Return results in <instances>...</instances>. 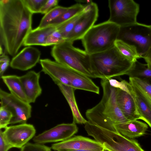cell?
<instances>
[{
  "label": "cell",
  "mask_w": 151,
  "mask_h": 151,
  "mask_svg": "<svg viewBox=\"0 0 151 151\" xmlns=\"http://www.w3.org/2000/svg\"><path fill=\"white\" fill-rule=\"evenodd\" d=\"M28 10L33 14L40 13L41 9L47 0H22Z\"/></svg>",
  "instance_id": "obj_29"
},
{
  "label": "cell",
  "mask_w": 151,
  "mask_h": 151,
  "mask_svg": "<svg viewBox=\"0 0 151 151\" xmlns=\"http://www.w3.org/2000/svg\"><path fill=\"white\" fill-rule=\"evenodd\" d=\"M83 13V10L71 18L56 27V29L60 32L65 41Z\"/></svg>",
  "instance_id": "obj_28"
},
{
  "label": "cell",
  "mask_w": 151,
  "mask_h": 151,
  "mask_svg": "<svg viewBox=\"0 0 151 151\" xmlns=\"http://www.w3.org/2000/svg\"><path fill=\"white\" fill-rule=\"evenodd\" d=\"M90 56V72L94 78L108 79L126 75L133 63L124 58L115 46Z\"/></svg>",
  "instance_id": "obj_3"
},
{
  "label": "cell",
  "mask_w": 151,
  "mask_h": 151,
  "mask_svg": "<svg viewBox=\"0 0 151 151\" xmlns=\"http://www.w3.org/2000/svg\"><path fill=\"white\" fill-rule=\"evenodd\" d=\"M115 46L124 58L132 63L141 58L134 46L121 40H117L115 43Z\"/></svg>",
  "instance_id": "obj_25"
},
{
  "label": "cell",
  "mask_w": 151,
  "mask_h": 151,
  "mask_svg": "<svg viewBox=\"0 0 151 151\" xmlns=\"http://www.w3.org/2000/svg\"><path fill=\"white\" fill-rule=\"evenodd\" d=\"M58 151H96L88 150H71V149H61Z\"/></svg>",
  "instance_id": "obj_39"
},
{
  "label": "cell",
  "mask_w": 151,
  "mask_h": 151,
  "mask_svg": "<svg viewBox=\"0 0 151 151\" xmlns=\"http://www.w3.org/2000/svg\"><path fill=\"white\" fill-rule=\"evenodd\" d=\"M65 41L53 46L51 55L56 62L93 78L91 73L90 55Z\"/></svg>",
  "instance_id": "obj_5"
},
{
  "label": "cell",
  "mask_w": 151,
  "mask_h": 151,
  "mask_svg": "<svg viewBox=\"0 0 151 151\" xmlns=\"http://www.w3.org/2000/svg\"><path fill=\"white\" fill-rule=\"evenodd\" d=\"M41 55L40 51L37 48L27 46L13 57L10 62V66L22 71L28 70L40 62Z\"/></svg>",
  "instance_id": "obj_14"
},
{
  "label": "cell",
  "mask_w": 151,
  "mask_h": 151,
  "mask_svg": "<svg viewBox=\"0 0 151 151\" xmlns=\"http://www.w3.org/2000/svg\"><path fill=\"white\" fill-rule=\"evenodd\" d=\"M58 1V0H47L42 7L40 13L45 14L52 9L57 6Z\"/></svg>",
  "instance_id": "obj_36"
},
{
  "label": "cell",
  "mask_w": 151,
  "mask_h": 151,
  "mask_svg": "<svg viewBox=\"0 0 151 151\" xmlns=\"http://www.w3.org/2000/svg\"><path fill=\"white\" fill-rule=\"evenodd\" d=\"M85 6L78 3L68 7L65 12L52 22L48 26L57 27L82 12Z\"/></svg>",
  "instance_id": "obj_26"
},
{
  "label": "cell",
  "mask_w": 151,
  "mask_h": 151,
  "mask_svg": "<svg viewBox=\"0 0 151 151\" xmlns=\"http://www.w3.org/2000/svg\"><path fill=\"white\" fill-rule=\"evenodd\" d=\"M65 69L70 86L75 90H83L99 94V87L90 77L66 66Z\"/></svg>",
  "instance_id": "obj_18"
},
{
  "label": "cell",
  "mask_w": 151,
  "mask_h": 151,
  "mask_svg": "<svg viewBox=\"0 0 151 151\" xmlns=\"http://www.w3.org/2000/svg\"><path fill=\"white\" fill-rule=\"evenodd\" d=\"M51 148L58 151L61 149L88 150L102 151L103 145L95 140L81 136L73 137L52 145Z\"/></svg>",
  "instance_id": "obj_15"
},
{
  "label": "cell",
  "mask_w": 151,
  "mask_h": 151,
  "mask_svg": "<svg viewBox=\"0 0 151 151\" xmlns=\"http://www.w3.org/2000/svg\"><path fill=\"white\" fill-rule=\"evenodd\" d=\"M51 149L44 144L28 142L21 149L20 151H51Z\"/></svg>",
  "instance_id": "obj_32"
},
{
  "label": "cell",
  "mask_w": 151,
  "mask_h": 151,
  "mask_svg": "<svg viewBox=\"0 0 151 151\" xmlns=\"http://www.w3.org/2000/svg\"><path fill=\"white\" fill-rule=\"evenodd\" d=\"M76 124L62 123L35 136L33 140L35 143L44 144L62 142L71 137L78 131Z\"/></svg>",
  "instance_id": "obj_12"
},
{
  "label": "cell",
  "mask_w": 151,
  "mask_h": 151,
  "mask_svg": "<svg viewBox=\"0 0 151 151\" xmlns=\"http://www.w3.org/2000/svg\"><path fill=\"white\" fill-rule=\"evenodd\" d=\"M0 99L1 106L8 109L13 114L10 124L26 123L31 117L32 106L29 103L1 88L0 89Z\"/></svg>",
  "instance_id": "obj_9"
},
{
  "label": "cell",
  "mask_w": 151,
  "mask_h": 151,
  "mask_svg": "<svg viewBox=\"0 0 151 151\" xmlns=\"http://www.w3.org/2000/svg\"><path fill=\"white\" fill-rule=\"evenodd\" d=\"M68 8V7L58 6L54 7L45 14L37 27L43 28L48 26L52 22L65 12Z\"/></svg>",
  "instance_id": "obj_27"
},
{
  "label": "cell",
  "mask_w": 151,
  "mask_h": 151,
  "mask_svg": "<svg viewBox=\"0 0 151 151\" xmlns=\"http://www.w3.org/2000/svg\"><path fill=\"white\" fill-rule=\"evenodd\" d=\"M12 148L5 139L3 133V132L0 129V151H8Z\"/></svg>",
  "instance_id": "obj_37"
},
{
  "label": "cell",
  "mask_w": 151,
  "mask_h": 151,
  "mask_svg": "<svg viewBox=\"0 0 151 151\" xmlns=\"http://www.w3.org/2000/svg\"><path fill=\"white\" fill-rule=\"evenodd\" d=\"M32 13L22 0H0V45L14 56L32 30Z\"/></svg>",
  "instance_id": "obj_1"
},
{
  "label": "cell",
  "mask_w": 151,
  "mask_h": 151,
  "mask_svg": "<svg viewBox=\"0 0 151 151\" xmlns=\"http://www.w3.org/2000/svg\"><path fill=\"white\" fill-rule=\"evenodd\" d=\"M132 78L142 89L151 97V83L145 79L137 78Z\"/></svg>",
  "instance_id": "obj_34"
},
{
  "label": "cell",
  "mask_w": 151,
  "mask_h": 151,
  "mask_svg": "<svg viewBox=\"0 0 151 151\" xmlns=\"http://www.w3.org/2000/svg\"><path fill=\"white\" fill-rule=\"evenodd\" d=\"M13 117L12 112L5 107L1 106L0 108V128H5L10 124Z\"/></svg>",
  "instance_id": "obj_30"
},
{
  "label": "cell",
  "mask_w": 151,
  "mask_h": 151,
  "mask_svg": "<svg viewBox=\"0 0 151 151\" xmlns=\"http://www.w3.org/2000/svg\"><path fill=\"white\" fill-rule=\"evenodd\" d=\"M40 72L30 71L19 76L28 103H34L42 92L39 83Z\"/></svg>",
  "instance_id": "obj_16"
},
{
  "label": "cell",
  "mask_w": 151,
  "mask_h": 151,
  "mask_svg": "<svg viewBox=\"0 0 151 151\" xmlns=\"http://www.w3.org/2000/svg\"><path fill=\"white\" fill-rule=\"evenodd\" d=\"M36 132L33 125L26 123L8 126L3 133L5 139L12 148L21 149L35 137Z\"/></svg>",
  "instance_id": "obj_10"
},
{
  "label": "cell",
  "mask_w": 151,
  "mask_h": 151,
  "mask_svg": "<svg viewBox=\"0 0 151 151\" xmlns=\"http://www.w3.org/2000/svg\"><path fill=\"white\" fill-rule=\"evenodd\" d=\"M119 29L108 20L93 25L81 39L85 51L91 55L114 47Z\"/></svg>",
  "instance_id": "obj_4"
},
{
  "label": "cell",
  "mask_w": 151,
  "mask_h": 151,
  "mask_svg": "<svg viewBox=\"0 0 151 151\" xmlns=\"http://www.w3.org/2000/svg\"><path fill=\"white\" fill-rule=\"evenodd\" d=\"M129 88L130 94L135 102L142 120L151 128V97L134 81L129 77Z\"/></svg>",
  "instance_id": "obj_13"
},
{
  "label": "cell",
  "mask_w": 151,
  "mask_h": 151,
  "mask_svg": "<svg viewBox=\"0 0 151 151\" xmlns=\"http://www.w3.org/2000/svg\"><path fill=\"white\" fill-rule=\"evenodd\" d=\"M103 151H109L108 150H107L104 147V148L103 150Z\"/></svg>",
  "instance_id": "obj_41"
},
{
  "label": "cell",
  "mask_w": 151,
  "mask_h": 151,
  "mask_svg": "<svg viewBox=\"0 0 151 151\" xmlns=\"http://www.w3.org/2000/svg\"><path fill=\"white\" fill-rule=\"evenodd\" d=\"M108 21L120 27L137 22L139 5L133 0H109Z\"/></svg>",
  "instance_id": "obj_8"
},
{
  "label": "cell",
  "mask_w": 151,
  "mask_h": 151,
  "mask_svg": "<svg viewBox=\"0 0 151 151\" xmlns=\"http://www.w3.org/2000/svg\"><path fill=\"white\" fill-rule=\"evenodd\" d=\"M42 71L49 76L57 85L61 84L70 86L66 73L65 66L48 59H41Z\"/></svg>",
  "instance_id": "obj_17"
},
{
  "label": "cell",
  "mask_w": 151,
  "mask_h": 151,
  "mask_svg": "<svg viewBox=\"0 0 151 151\" xmlns=\"http://www.w3.org/2000/svg\"><path fill=\"white\" fill-rule=\"evenodd\" d=\"M1 78L10 93L21 100L28 102L19 76L15 75L3 76Z\"/></svg>",
  "instance_id": "obj_23"
},
{
  "label": "cell",
  "mask_w": 151,
  "mask_h": 151,
  "mask_svg": "<svg viewBox=\"0 0 151 151\" xmlns=\"http://www.w3.org/2000/svg\"><path fill=\"white\" fill-rule=\"evenodd\" d=\"M77 1L78 2H83V3H86L87 4H89L92 1L91 0H78V1Z\"/></svg>",
  "instance_id": "obj_40"
},
{
  "label": "cell",
  "mask_w": 151,
  "mask_h": 151,
  "mask_svg": "<svg viewBox=\"0 0 151 151\" xmlns=\"http://www.w3.org/2000/svg\"><path fill=\"white\" fill-rule=\"evenodd\" d=\"M65 41L60 32L56 29L46 39L45 46L55 45Z\"/></svg>",
  "instance_id": "obj_31"
},
{
  "label": "cell",
  "mask_w": 151,
  "mask_h": 151,
  "mask_svg": "<svg viewBox=\"0 0 151 151\" xmlns=\"http://www.w3.org/2000/svg\"><path fill=\"white\" fill-rule=\"evenodd\" d=\"M56 29V27L48 26L43 28L38 27L32 30L27 36L24 42V46H45L47 37Z\"/></svg>",
  "instance_id": "obj_22"
},
{
  "label": "cell",
  "mask_w": 151,
  "mask_h": 151,
  "mask_svg": "<svg viewBox=\"0 0 151 151\" xmlns=\"http://www.w3.org/2000/svg\"><path fill=\"white\" fill-rule=\"evenodd\" d=\"M88 135L110 151H145L135 140L126 137L118 132L110 131L93 124L86 130Z\"/></svg>",
  "instance_id": "obj_6"
},
{
  "label": "cell",
  "mask_w": 151,
  "mask_h": 151,
  "mask_svg": "<svg viewBox=\"0 0 151 151\" xmlns=\"http://www.w3.org/2000/svg\"><path fill=\"white\" fill-rule=\"evenodd\" d=\"M117 40L134 46L141 58L151 46V25L137 22L120 27Z\"/></svg>",
  "instance_id": "obj_7"
},
{
  "label": "cell",
  "mask_w": 151,
  "mask_h": 151,
  "mask_svg": "<svg viewBox=\"0 0 151 151\" xmlns=\"http://www.w3.org/2000/svg\"><path fill=\"white\" fill-rule=\"evenodd\" d=\"M10 59L9 57L3 53L0 57V77L3 74L10 65Z\"/></svg>",
  "instance_id": "obj_35"
},
{
  "label": "cell",
  "mask_w": 151,
  "mask_h": 151,
  "mask_svg": "<svg viewBox=\"0 0 151 151\" xmlns=\"http://www.w3.org/2000/svg\"><path fill=\"white\" fill-rule=\"evenodd\" d=\"M103 94L100 101L86 111L88 121L95 125L117 132L115 125L128 121L119 108L116 99V88L111 86L108 79H101Z\"/></svg>",
  "instance_id": "obj_2"
},
{
  "label": "cell",
  "mask_w": 151,
  "mask_h": 151,
  "mask_svg": "<svg viewBox=\"0 0 151 151\" xmlns=\"http://www.w3.org/2000/svg\"><path fill=\"white\" fill-rule=\"evenodd\" d=\"M142 58L147 63L148 68L151 69V46Z\"/></svg>",
  "instance_id": "obj_38"
},
{
  "label": "cell",
  "mask_w": 151,
  "mask_h": 151,
  "mask_svg": "<svg viewBox=\"0 0 151 151\" xmlns=\"http://www.w3.org/2000/svg\"><path fill=\"white\" fill-rule=\"evenodd\" d=\"M110 85L112 87L119 89L130 94L129 82L125 80L119 81L112 78L108 79Z\"/></svg>",
  "instance_id": "obj_33"
},
{
  "label": "cell",
  "mask_w": 151,
  "mask_h": 151,
  "mask_svg": "<svg viewBox=\"0 0 151 151\" xmlns=\"http://www.w3.org/2000/svg\"><path fill=\"white\" fill-rule=\"evenodd\" d=\"M126 75L129 77L145 79L151 83V69L148 68L147 64L141 63L137 60L133 63Z\"/></svg>",
  "instance_id": "obj_24"
},
{
  "label": "cell",
  "mask_w": 151,
  "mask_h": 151,
  "mask_svg": "<svg viewBox=\"0 0 151 151\" xmlns=\"http://www.w3.org/2000/svg\"><path fill=\"white\" fill-rule=\"evenodd\" d=\"M58 86L70 107L73 116V123L85 124L88 121L83 116L78 108L74 94L75 90L71 86L63 84H59Z\"/></svg>",
  "instance_id": "obj_21"
},
{
  "label": "cell",
  "mask_w": 151,
  "mask_h": 151,
  "mask_svg": "<svg viewBox=\"0 0 151 151\" xmlns=\"http://www.w3.org/2000/svg\"><path fill=\"white\" fill-rule=\"evenodd\" d=\"M114 127L117 132L131 139L144 135L148 128L146 124L137 120L116 124Z\"/></svg>",
  "instance_id": "obj_20"
},
{
  "label": "cell",
  "mask_w": 151,
  "mask_h": 151,
  "mask_svg": "<svg viewBox=\"0 0 151 151\" xmlns=\"http://www.w3.org/2000/svg\"><path fill=\"white\" fill-rule=\"evenodd\" d=\"M116 99L117 104L128 121L141 119L132 96L128 93L116 88Z\"/></svg>",
  "instance_id": "obj_19"
},
{
  "label": "cell",
  "mask_w": 151,
  "mask_h": 151,
  "mask_svg": "<svg viewBox=\"0 0 151 151\" xmlns=\"http://www.w3.org/2000/svg\"><path fill=\"white\" fill-rule=\"evenodd\" d=\"M98 15V8L96 3L92 2L85 5L83 14L66 41L73 42L76 40L81 39L94 25Z\"/></svg>",
  "instance_id": "obj_11"
}]
</instances>
